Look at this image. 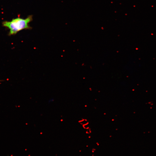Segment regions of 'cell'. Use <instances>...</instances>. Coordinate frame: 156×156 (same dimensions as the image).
Here are the masks:
<instances>
[{"mask_svg": "<svg viewBox=\"0 0 156 156\" xmlns=\"http://www.w3.org/2000/svg\"><path fill=\"white\" fill-rule=\"evenodd\" d=\"M32 20V16L30 15L25 19L18 17L13 18L10 21H3L2 25L3 26L9 29L8 35L11 36L16 34L23 30L31 29L29 23Z\"/></svg>", "mask_w": 156, "mask_h": 156, "instance_id": "6da1fadb", "label": "cell"}, {"mask_svg": "<svg viewBox=\"0 0 156 156\" xmlns=\"http://www.w3.org/2000/svg\"><path fill=\"white\" fill-rule=\"evenodd\" d=\"M2 80H0V81H2Z\"/></svg>", "mask_w": 156, "mask_h": 156, "instance_id": "7a4b0ae2", "label": "cell"}]
</instances>
